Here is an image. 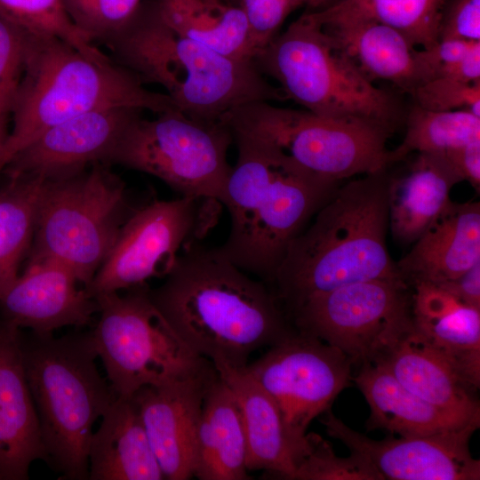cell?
<instances>
[{"instance_id":"6da1fadb","label":"cell","mask_w":480,"mask_h":480,"mask_svg":"<svg viewBox=\"0 0 480 480\" xmlns=\"http://www.w3.org/2000/svg\"><path fill=\"white\" fill-rule=\"evenodd\" d=\"M148 292L180 340L214 367L244 369L253 352L294 331L266 283L219 247L198 241L179 253L162 284Z\"/></svg>"},{"instance_id":"7a4b0ae2","label":"cell","mask_w":480,"mask_h":480,"mask_svg":"<svg viewBox=\"0 0 480 480\" xmlns=\"http://www.w3.org/2000/svg\"><path fill=\"white\" fill-rule=\"evenodd\" d=\"M388 185L383 171L337 188L291 242L271 284L289 310L346 284L402 280L387 248Z\"/></svg>"},{"instance_id":"3957f363","label":"cell","mask_w":480,"mask_h":480,"mask_svg":"<svg viewBox=\"0 0 480 480\" xmlns=\"http://www.w3.org/2000/svg\"><path fill=\"white\" fill-rule=\"evenodd\" d=\"M237 158L223 204L229 234L219 247L234 265L271 284L291 242L338 188L271 143L232 132Z\"/></svg>"},{"instance_id":"277c9868","label":"cell","mask_w":480,"mask_h":480,"mask_svg":"<svg viewBox=\"0 0 480 480\" xmlns=\"http://www.w3.org/2000/svg\"><path fill=\"white\" fill-rule=\"evenodd\" d=\"M128 107L156 114L178 109L126 68L94 60L64 41L26 36L21 80L11 114L12 128L0 151V173L47 129L95 109Z\"/></svg>"},{"instance_id":"5b68a950","label":"cell","mask_w":480,"mask_h":480,"mask_svg":"<svg viewBox=\"0 0 480 480\" xmlns=\"http://www.w3.org/2000/svg\"><path fill=\"white\" fill-rule=\"evenodd\" d=\"M107 43L120 65L142 83L161 85L178 109L195 119L218 122L247 102L286 100L253 60L223 55L180 35L161 20L156 9L142 16L137 11Z\"/></svg>"},{"instance_id":"8992f818","label":"cell","mask_w":480,"mask_h":480,"mask_svg":"<svg viewBox=\"0 0 480 480\" xmlns=\"http://www.w3.org/2000/svg\"><path fill=\"white\" fill-rule=\"evenodd\" d=\"M21 348L44 461L61 479H88L93 425L117 397L98 371L91 332L59 338L21 332Z\"/></svg>"},{"instance_id":"52a82bcc","label":"cell","mask_w":480,"mask_h":480,"mask_svg":"<svg viewBox=\"0 0 480 480\" xmlns=\"http://www.w3.org/2000/svg\"><path fill=\"white\" fill-rule=\"evenodd\" d=\"M252 60L264 76L278 84L286 100L313 114L369 121L392 132L402 120L397 99L364 76L308 12Z\"/></svg>"},{"instance_id":"ba28073f","label":"cell","mask_w":480,"mask_h":480,"mask_svg":"<svg viewBox=\"0 0 480 480\" xmlns=\"http://www.w3.org/2000/svg\"><path fill=\"white\" fill-rule=\"evenodd\" d=\"M124 184L100 163L43 180L29 260H51L86 287L131 213Z\"/></svg>"},{"instance_id":"9c48e42d","label":"cell","mask_w":480,"mask_h":480,"mask_svg":"<svg viewBox=\"0 0 480 480\" xmlns=\"http://www.w3.org/2000/svg\"><path fill=\"white\" fill-rule=\"evenodd\" d=\"M231 132L268 141L303 169L339 183L386 171L393 164L387 141L393 133L372 122L334 118L257 100L220 119Z\"/></svg>"},{"instance_id":"30bf717a","label":"cell","mask_w":480,"mask_h":480,"mask_svg":"<svg viewBox=\"0 0 480 480\" xmlns=\"http://www.w3.org/2000/svg\"><path fill=\"white\" fill-rule=\"evenodd\" d=\"M148 284L95 296L99 319L91 331L107 380L118 397L195 374L210 361L175 333L149 297Z\"/></svg>"},{"instance_id":"8fae6325","label":"cell","mask_w":480,"mask_h":480,"mask_svg":"<svg viewBox=\"0 0 480 480\" xmlns=\"http://www.w3.org/2000/svg\"><path fill=\"white\" fill-rule=\"evenodd\" d=\"M155 119H135L108 163L158 178L181 196L211 199L223 204L232 170L228 150L233 142L222 122L188 116L179 109Z\"/></svg>"},{"instance_id":"7c38bea8","label":"cell","mask_w":480,"mask_h":480,"mask_svg":"<svg viewBox=\"0 0 480 480\" xmlns=\"http://www.w3.org/2000/svg\"><path fill=\"white\" fill-rule=\"evenodd\" d=\"M406 288L402 280L353 283L313 295L290 313L296 331L362 364L380 357L412 327Z\"/></svg>"},{"instance_id":"4fadbf2b","label":"cell","mask_w":480,"mask_h":480,"mask_svg":"<svg viewBox=\"0 0 480 480\" xmlns=\"http://www.w3.org/2000/svg\"><path fill=\"white\" fill-rule=\"evenodd\" d=\"M220 205L211 199L181 196L134 210L86 290L95 297L164 276L179 253L212 228Z\"/></svg>"},{"instance_id":"5bb4252c","label":"cell","mask_w":480,"mask_h":480,"mask_svg":"<svg viewBox=\"0 0 480 480\" xmlns=\"http://www.w3.org/2000/svg\"><path fill=\"white\" fill-rule=\"evenodd\" d=\"M352 364L340 349L294 330L245 370L276 404L300 455L311 421L349 386Z\"/></svg>"},{"instance_id":"9a60e30c","label":"cell","mask_w":480,"mask_h":480,"mask_svg":"<svg viewBox=\"0 0 480 480\" xmlns=\"http://www.w3.org/2000/svg\"><path fill=\"white\" fill-rule=\"evenodd\" d=\"M327 434L362 458L379 480H478L480 461L469 440L480 422L427 436L374 440L355 431L329 409L321 420Z\"/></svg>"},{"instance_id":"2e32d148","label":"cell","mask_w":480,"mask_h":480,"mask_svg":"<svg viewBox=\"0 0 480 480\" xmlns=\"http://www.w3.org/2000/svg\"><path fill=\"white\" fill-rule=\"evenodd\" d=\"M141 111L113 107L68 119L41 133L16 154L4 171L9 177L48 179L78 172L89 164L108 163L123 134Z\"/></svg>"},{"instance_id":"e0dca14e","label":"cell","mask_w":480,"mask_h":480,"mask_svg":"<svg viewBox=\"0 0 480 480\" xmlns=\"http://www.w3.org/2000/svg\"><path fill=\"white\" fill-rule=\"evenodd\" d=\"M218 377L212 363L188 377L140 388L135 401L164 479L193 476L195 444L206 393Z\"/></svg>"},{"instance_id":"ac0fdd59","label":"cell","mask_w":480,"mask_h":480,"mask_svg":"<svg viewBox=\"0 0 480 480\" xmlns=\"http://www.w3.org/2000/svg\"><path fill=\"white\" fill-rule=\"evenodd\" d=\"M97 300L64 265L28 260L22 274L0 298V317L37 334L90 324Z\"/></svg>"},{"instance_id":"d6986e66","label":"cell","mask_w":480,"mask_h":480,"mask_svg":"<svg viewBox=\"0 0 480 480\" xmlns=\"http://www.w3.org/2000/svg\"><path fill=\"white\" fill-rule=\"evenodd\" d=\"M44 459L24 368L21 331L0 317V480H26L30 465Z\"/></svg>"},{"instance_id":"ffe728a7","label":"cell","mask_w":480,"mask_h":480,"mask_svg":"<svg viewBox=\"0 0 480 480\" xmlns=\"http://www.w3.org/2000/svg\"><path fill=\"white\" fill-rule=\"evenodd\" d=\"M308 13L370 81L388 80L410 94L422 83L415 47L394 28L370 18L323 9Z\"/></svg>"},{"instance_id":"44dd1931","label":"cell","mask_w":480,"mask_h":480,"mask_svg":"<svg viewBox=\"0 0 480 480\" xmlns=\"http://www.w3.org/2000/svg\"><path fill=\"white\" fill-rule=\"evenodd\" d=\"M479 260L480 204L451 201L396 266L406 284H437Z\"/></svg>"},{"instance_id":"7402d4cb","label":"cell","mask_w":480,"mask_h":480,"mask_svg":"<svg viewBox=\"0 0 480 480\" xmlns=\"http://www.w3.org/2000/svg\"><path fill=\"white\" fill-rule=\"evenodd\" d=\"M412 324L470 389L480 386V308L429 284L414 285Z\"/></svg>"},{"instance_id":"603a6c76","label":"cell","mask_w":480,"mask_h":480,"mask_svg":"<svg viewBox=\"0 0 480 480\" xmlns=\"http://www.w3.org/2000/svg\"><path fill=\"white\" fill-rule=\"evenodd\" d=\"M215 368L238 403L247 470H262L274 478L292 480L300 450L290 438L275 401L245 368Z\"/></svg>"},{"instance_id":"cb8c5ba5","label":"cell","mask_w":480,"mask_h":480,"mask_svg":"<svg viewBox=\"0 0 480 480\" xmlns=\"http://www.w3.org/2000/svg\"><path fill=\"white\" fill-rule=\"evenodd\" d=\"M375 361L383 363L405 388L422 400L462 420H480L478 400L413 324Z\"/></svg>"},{"instance_id":"d4e9b609","label":"cell","mask_w":480,"mask_h":480,"mask_svg":"<svg viewBox=\"0 0 480 480\" xmlns=\"http://www.w3.org/2000/svg\"><path fill=\"white\" fill-rule=\"evenodd\" d=\"M462 178L443 153H418L405 172L389 176L388 228L398 243L413 244L451 203Z\"/></svg>"},{"instance_id":"484cf974","label":"cell","mask_w":480,"mask_h":480,"mask_svg":"<svg viewBox=\"0 0 480 480\" xmlns=\"http://www.w3.org/2000/svg\"><path fill=\"white\" fill-rule=\"evenodd\" d=\"M88 464L90 480L164 479L132 397L117 396L101 417Z\"/></svg>"},{"instance_id":"4316f807","label":"cell","mask_w":480,"mask_h":480,"mask_svg":"<svg viewBox=\"0 0 480 480\" xmlns=\"http://www.w3.org/2000/svg\"><path fill=\"white\" fill-rule=\"evenodd\" d=\"M352 380L369 404V429L383 428L400 436H418L480 422L462 420L413 395L380 361L360 364Z\"/></svg>"},{"instance_id":"83f0119b","label":"cell","mask_w":480,"mask_h":480,"mask_svg":"<svg viewBox=\"0 0 480 480\" xmlns=\"http://www.w3.org/2000/svg\"><path fill=\"white\" fill-rule=\"evenodd\" d=\"M193 476L200 480L250 479L238 403L219 373L204 400L196 436Z\"/></svg>"},{"instance_id":"f1b7e54d","label":"cell","mask_w":480,"mask_h":480,"mask_svg":"<svg viewBox=\"0 0 480 480\" xmlns=\"http://www.w3.org/2000/svg\"><path fill=\"white\" fill-rule=\"evenodd\" d=\"M156 12L172 29L223 55L252 60L243 10L228 0H159Z\"/></svg>"},{"instance_id":"f546056e","label":"cell","mask_w":480,"mask_h":480,"mask_svg":"<svg viewBox=\"0 0 480 480\" xmlns=\"http://www.w3.org/2000/svg\"><path fill=\"white\" fill-rule=\"evenodd\" d=\"M0 192V298L20 276L22 260L29 252L44 178L9 177Z\"/></svg>"},{"instance_id":"4dcf8cb0","label":"cell","mask_w":480,"mask_h":480,"mask_svg":"<svg viewBox=\"0 0 480 480\" xmlns=\"http://www.w3.org/2000/svg\"><path fill=\"white\" fill-rule=\"evenodd\" d=\"M448 0H340L321 9L333 14L370 18L399 31L413 46L438 41Z\"/></svg>"},{"instance_id":"1f68e13d","label":"cell","mask_w":480,"mask_h":480,"mask_svg":"<svg viewBox=\"0 0 480 480\" xmlns=\"http://www.w3.org/2000/svg\"><path fill=\"white\" fill-rule=\"evenodd\" d=\"M403 141L391 150L393 163L411 153H444L480 141V116L467 110L432 111L413 105Z\"/></svg>"},{"instance_id":"d6a6232c","label":"cell","mask_w":480,"mask_h":480,"mask_svg":"<svg viewBox=\"0 0 480 480\" xmlns=\"http://www.w3.org/2000/svg\"><path fill=\"white\" fill-rule=\"evenodd\" d=\"M0 14L25 36L58 38L94 60H110L76 26L64 0H0Z\"/></svg>"},{"instance_id":"836d02e7","label":"cell","mask_w":480,"mask_h":480,"mask_svg":"<svg viewBox=\"0 0 480 480\" xmlns=\"http://www.w3.org/2000/svg\"><path fill=\"white\" fill-rule=\"evenodd\" d=\"M308 444L296 462L292 480H379L358 455L338 457L330 444L316 433H307Z\"/></svg>"},{"instance_id":"e575fe53","label":"cell","mask_w":480,"mask_h":480,"mask_svg":"<svg viewBox=\"0 0 480 480\" xmlns=\"http://www.w3.org/2000/svg\"><path fill=\"white\" fill-rule=\"evenodd\" d=\"M64 1L72 20L91 42H108L131 20L141 0Z\"/></svg>"},{"instance_id":"d590c367","label":"cell","mask_w":480,"mask_h":480,"mask_svg":"<svg viewBox=\"0 0 480 480\" xmlns=\"http://www.w3.org/2000/svg\"><path fill=\"white\" fill-rule=\"evenodd\" d=\"M411 95L414 105L424 109L467 110L480 116V81L465 83L436 77L421 83Z\"/></svg>"},{"instance_id":"8d00e7d4","label":"cell","mask_w":480,"mask_h":480,"mask_svg":"<svg viewBox=\"0 0 480 480\" xmlns=\"http://www.w3.org/2000/svg\"><path fill=\"white\" fill-rule=\"evenodd\" d=\"M26 36L0 14V116L8 119L21 80Z\"/></svg>"},{"instance_id":"74e56055","label":"cell","mask_w":480,"mask_h":480,"mask_svg":"<svg viewBox=\"0 0 480 480\" xmlns=\"http://www.w3.org/2000/svg\"><path fill=\"white\" fill-rule=\"evenodd\" d=\"M307 0H234L244 12L254 55L276 35L287 17ZM253 55V57H254Z\"/></svg>"},{"instance_id":"f35d334b","label":"cell","mask_w":480,"mask_h":480,"mask_svg":"<svg viewBox=\"0 0 480 480\" xmlns=\"http://www.w3.org/2000/svg\"><path fill=\"white\" fill-rule=\"evenodd\" d=\"M477 48L480 41L442 39L429 48L415 50L422 83L443 76Z\"/></svg>"},{"instance_id":"ab89813d","label":"cell","mask_w":480,"mask_h":480,"mask_svg":"<svg viewBox=\"0 0 480 480\" xmlns=\"http://www.w3.org/2000/svg\"><path fill=\"white\" fill-rule=\"evenodd\" d=\"M442 39L480 41V0L447 2L439 28Z\"/></svg>"},{"instance_id":"60d3db41","label":"cell","mask_w":480,"mask_h":480,"mask_svg":"<svg viewBox=\"0 0 480 480\" xmlns=\"http://www.w3.org/2000/svg\"><path fill=\"white\" fill-rule=\"evenodd\" d=\"M463 180L480 189V141L453 148L443 153Z\"/></svg>"},{"instance_id":"b9f144b4","label":"cell","mask_w":480,"mask_h":480,"mask_svg":"<svg viewBox=\"0 0 480 480\" xmlns=\"http://www.w3.org/2000/svg\"><path fill=\"white\" fill-rule=\"evenodd\" d=\"M433 285L467 305L480 308V260L458 277Z\"/></svg>"},{"instance_id":"7bdbcfd3","label":"cell","mask_w":480,"mask_h":480,"mask_svg":"<svg viewBox=\"0 0 480 480\" xmlns=\"http://www.w3.org/2000/svg\"><path fill=\"white\" fill-rule=\"evenodd\" d=\"M7 118L1 117L0 116V151L7 139L8 132H7Z\"/></svg>"},{"instance_id":"ee69618b","label":"cell","mask_w":480,"mask_h":480,"mask_svg":"<svg viewBox=\"0 0 480 480\" xmlns=\"http://www.w3.org/2000/svg\"><path fill=\"white\" fill-rule=\"evenodd\" d=\"M331 0H307L306 5L311 9V11L319 10L329 4Z\"/></svg>"},{"instance_id":"f6af8a7d","label":"cell","mask_w":480,"mask_h":480,"mask_svg":"<svg viewBox=\"0 0 480 480\" xmlns=\"http://www.w3.org/2000/svg\"><path fill=\"white\" fill-rule=\"evenodd\" d=\"M228 1H229V2H231V3H233V4H234V0H228Z\"/></svg>"}]
</instances>
